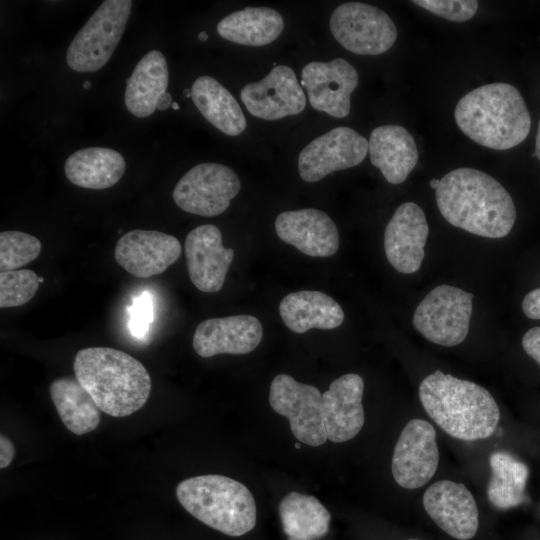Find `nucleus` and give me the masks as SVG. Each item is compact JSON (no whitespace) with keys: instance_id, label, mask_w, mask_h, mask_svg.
I'll use <instances>...</instances> for the list:
<instances>
[{"instance_id":"obj_6","label":"nucleus","mask_w":540,"mask_h":540,"mask_svg":"<svg viewBox=\"0 0 540 540\" xmlns=\"http://www.w3.org/2000/svg\"><path fill=\"white\" fill-rule=\"evenodd\" d=\"M130 0H105L74 36L67 65L77 72H95L111 58L131 13Z\"/></svg>"},{"instance_id":"obj_23","label":"nucleus","mask_w":540,"mask_h":540,"mask_svg":"<svg viewBox=\"0 0 540 540\" xmlns=\"http://www.w3.org/2000/svg\"><path fill=\"white\" fill-rule=\"evenodd\" d=\"M279 313L285 325L298 334L312 328L334 329L344 321V312L337 301L323 292L312 290L286 295L279 304Z\"/></svg>"},{"instance_id":"obj_32","label":"nucleus","mask_w":540,"mask_h":540,"mask_svg":"<svg viewBox=\"0 0 540 540\" xmlns=\"http://www.w3.org/2000/svg\"><path fill=\"white\" fill-rule=\"evenodd\" d=\"M39 277L29 269L0 273V308L18 307L30 301L39 287Z\"/></svg>"},{"instance_id":"obj_34","label":"nucleus","mask_w":540,"mask_h":540,"mask_svg":"<svg viewBox=\"0 0 540 540\" xmlns=\"http://www.w3.org/2000/svg\"><path fill=\"white\" fill-rule=\"evenodd\" d=\"M152 319L151 299L147 294H143L135 300L131 307L130 328L132 333L137 337L145 335Z\"/></svg>"},{"instance_id":"obj_19","label":"nucleus","mask_w":540,"mask_h":540,"mask_svg":"<svg viewBox=\"0 0 540 540\" xmlns=\"http://www.w3.org/2000/svg\"><path fill=\"white\" fill-rule=\"evenodd\" d=\"M262 336L261 322L254 316L209 318L196 327L193 348L204 358L218 354H247L260 344Z\"/></svg>"},{"instance_id":"obj_44","label":"nucleus","mask_w":540,"mask_h":540,"mask_svg":"<svg viewBox=\"0 0 540 540\" xmlns=\"http://www.w3.org/2000/svg\"><path fill=\"white\" fill-rule=\"evenodd\" d=\"M171 106H172V108H173L174 110H178V109L180 108L179 105H178V103H176V102H173Z\"/></svg>"},{"instance_id":"obj_5","label":"nucleus","mask_w":540,"mask_h":540,"mask_svg":"<svg viewBox=\"0 0 540 540\" xmlns=\"http://www.w3.org/2000/svg\"><path fill=\"white\" fill-rule=\"evenodd\" d=\"M176 497L193 517L225 535L242 536L256 525L252 493L232 478L217 474L187 478L177 485Z\"/></svg>"},{"instance_id":"obj_14","label":"nucleus","mask_w":540,"mask_h":540,"mask_svg":"<svg viewBox=\"0 0 540 540\" xmlns=\"http://www.w3.org/2000/svg\"><path fill=\"white\" fill-rule=\"evenodd\" d=\"M240 98L254 117L274 121L301 113L306 106V96L294 71L278 65L257 82L245 85Z\"/></svg>"},{"instance_id":"obj_20","label":"nucleus","mask_w":540,"mask_h":540,"mask_svg":"<svg viewBox=\"0 0 540 540\" xmlns=\"http://www.w3.org/2000/svg\"><path fill=\"white\" fill-rule=\"evenodd\" d=\"M275 231L282 241L312 257H330L340 245L333 220L315 208L280 213L275 220Z\"/></svg>"},{"instance_id":"obj_11","label":"nucleus","mask_w":540,"mask_h":540,"mask_svg":"<svg viewBox=\"0 0 540 540\" xmlns=\"http://www.w3.org/2000/svg\"><path fill=\"white\" fill-rule=\"evenodd\" d=\"M368 152V141L350 127H336L307 144L298 157L302 180L317 182L331 172L359 165Z\"/></svg>"},{"instance_id":"obj_2","label":"nucleus","mask_w":540,"mask_h":540,"mask_svg":"<svg viewBox=\"0 0 540 540\" xmlns=\"http://www.w3.org/2000/svg\"><path fill=\"white\" fill-rule=\"evenodd\" d=\"M74 373L103 413L129 416L141 409L151 392L145 366L133 356L110 347H88L77 352Z\"/></svg>"},{"instance_id":"obj_37","label":"nucleus","mask_w":540,"mask_h":540,"mask_svg":"<svg viewBox=\"0 0 540 540\" xmlns=\"http://www.w3.org/2000/svg\"><path fill=\"white\" fill-rule=\"evenodd\" d=\"M15 447L12 441L4 434L0 435V468L7 467L13 460Z\"/></svg>"},{"instance_id":"obj_26","label":"nucleus","mask_w":540,"mask_h":540,"mask_svg":"<svg viewBox=\"0 0 540 540\" xmlns=\"http://www.w3.org/2000/svg\"><path fill=\"white\" fill-rule=\"evenodd\" d=\"M191 98L201 115L222 133L238 136L246 129L247 121L240 105L213 77L197 78L191 87Z\"/></svg>"},{"instance_id":"obj_9","label":"nucleus","mask_w":540,"mask_h":540,"mask_svg":"<svg viewBox=\"0 0 540 540\" xmlns=\"http://www.w3.org/2000/svg\"><path fill=\"white\" fill-rule=\"evenodd\" d=\"M241 188L237 174L223 164L200 163L177 182L172 197L185 212L214 217L223 213Z\"/></svg>"},{"instance_id":"obj_35","label":"nucleus","mask_w":540,"mask_h":540,"mask_svg":"<svg viewBox=\"0 0 540 540\" xmlns=\"http://www.w3.org/2000/svg\"><path fill=\"white\" fill-rule=\"evenodd\" d=\"M524 351L540 365V327L529 329L522 338Z\"/></svg>"},{"instance_id":"obj_15","label":"nucleus","mask_w":540,"mask_h":540,"mask_svg":"<svg viewBox=\"0 0 540 540\" xmlns=\"http://www.w3.org/2000/svg\"><path fill=\"white\" fill-rule=\"evenodd\" d=\"M180 254L179 240L157 230L128 231L114 249L116 262L132 276L143 279L163 273Z\"/></svg>"},{"instance_id":"obj_29","label":"nucleus","mask_w":540,"mask_h":540,"mask_svg":"<svg viewBox=\"0 0 540 540\" xmlns=\"http://www.w3.org/2000/svg\"><path fill=\"white\" fill-rule=\"evenodd\" d=\"M278 512L287 540H317L329 530L331 515L314 496L290 492L280 501Z\"/></svg>"},{"instance_id":"obj_10","label":"nucleus","mask_w":540,"mask_h":540,"mask_svg":"<svg viewBox=\"0 0 540 540\" xmlns=\"http://www.w3.org/2000/svg\"><path fill=\"white\" fill-rule=\"evenodd\" d=\"M269 403L275 412L288 418L291 432L299 442L316 447L328 440L318 388L300 383L288 374H279L270 385Z\"/></svg>"},{"instance_id":"obj_43","label":"nucleus","mask_w":540,"mask_h":540,"mask_svg":"<svg viewBox=\"0 0 540 540\" xmlns=\"http://www.w3.org/2000/svg\"><path fill=\"white\" fill-rule=\"evenodd\" d=\"M184 95H185V97H187V98H188V97H191V90H189V89H184Z\"/></svg>"},{"instance_id":"obj_16","label":"nucleus","mask_w":540,"mask_h":540,"mask_svg":"<svg viewBox=\"0 0 540 540\" xmlns=\"http://www.w3.org/2000/svg\"><path fill=\"white\" fill-rule=\"evenodd\" d=\"M185 256L189 278L198 290L222 289L234 250L224 247L218 227L205 224L192 229L185 239Z\"/></svg>"},{"instance_id":"obj_12","label":"nucleus","mask_w":540,"mask_h":540,"mask_svg":"<svg viewBox=\"0 0 540 540\" xmlns=\"http://www.w3.org/2000/svg\"><path fill=\"white\" fill-rule=\"evenodd\" d=\"M439 462L436 431L427 421L410 420L403 428L392 456V475L398 485L416 489L435 474Z\"/></svg>"},{"instance_id":"obj_18","label":"nucleus","mask_w":540,"mask_h":540,"mask_svg":"<svg viewBox=\"0 0 540 540\" xmlns=\"http://www.w3.org/2000/svg\"><path fill=\"white\" fill-rule=\"evenodd\" d=\"M428 233L426 216L417 204L399 205L384 232V250L389 263L400 273L418 271Z\"/></svg>"},{"instance_id":"obj_3","label":"nucleus","mask_w":540,"mask_h":540,"mask_svg":"<svg viewBox=\"0 0 540 540\" xmlns=\"http://www.w3.org/2000/svg\"><path fill=\"white\" fill-rule=\"evenodd\" d=\"M419 398L429 417L450 436L466 441L490 437L500 411L484 387L440 370L420 384Z\"/></svg>"},{"instance_id":"obj_28","label":"nucleus","mask_w":540,"mask_h":540,"mask_svg":"<svg viewBox=\"0 0 540 540\" xmlns=\"http://www.w3.org/2000/svg\"><path fill=\"white\" fill-rule=\"evenodd\" d=\"M49 393L61 421L73 434L84 435L99 426L100 409L76 378L54 379Z\"/></svg>"},{"instance_id":"obj_33","label":"nucleus","mask_w":540,"mask_h":540,"mask_svg":"<svg viewBox=\"0 0 540 540\" xmlns=\"http://www.w3.org/2000/svg\"><path fill=\"white\" fill-rule=\"evenodd\" d=\"M412 3L441 18L455 22L471 19L479 6L476 0H414Z\"/></svg>"},{"instance_id":"obj_17","label":"nucleus","mask_w":540,"mask_h":540,"mask_svg":"<svg viewBox=\"0 0 540 540\" xmlns=\"http://www.w3.org/2000/svg\"><path fill=\"white\" fill-rule=\"evenodd\" d=\"M423 506L431 519L458 540L473 538L479 526V513L472 493L465 485L451 480L433 483L423 495Z\"/></svg>"},{"instance_id":"obj_39","label":"nucleus","mask_w":540,"mask_h":540,"mask_svg":"<svg viewBox=\"0 0 540 540\" xmlns=\"http://www.w3.org/2000/svg\"><path fill=\"white\" fill-rule=\"evenodd\" d=\"M533 156H536L540 160V121L538 123V128H537L536 140H535V152L533 153Z\"/></svg>"},{"instance_id":"obj_30","label":"nucleus","mask_w":540,"mask_h":540,"mask_svg":"<svg viewBox=\"0 0 540 540\" xmlns=\"http://www.w3.org/2000/svg\"><path fill=\"white\" fill-rule=\"evenodd\" d=\"M492 476L487 487L489 501L499 509H509L526 500L528 467L505 451H495L489 457Z\"/></svg>"},{"instance_id":"obj_22","label":"nucleus","mask_w":540,"mask_h":540,"mask_svg":"<svg viewBox=\"0 0 540 540\" xmlns=\"http://www.w3.org/2000/svg\"><path fill=\"white\" fill-rule=\"evenodd\" d=\"M371 163L391 184L403 183L418 162L413 136L400 125H382L372 130L368 141Z\"/></svg>"},{"instance_id":"obj_7","label":"nucleus","mask_w":540,"mask_h":540,"mask_svg":"<svg viewBox=\"0 0 540 540\" xmlns=\"http://www.w3.org/2000/svg\"><path fill=\"white\" fill-rule=\"evenodd\" d=\"M473 294L451 285L432 289L418 304L413 325L432 343L452 347L462 343L472 315Z\"/></svg>"},{"instance_id":"obj_38","label":"nucleus","mask_w":540,"mask_h":540,"mask_svg":"<svg viewBox=\"0 0 540 540\" xmlns=\"http://www.w3.org/2000/svg\"><path fill=\"white\" fill-rule=\"evenodd\" d=\"M172 103L173 102H172L171 95L168 92H166L159 99L158 104H157V109L160 110V111H164V110L168 109L172 105Z\"/></svg>"},{"instance_id":"obj_25","label":"nucleus","mask_w":540,"mask_h":540,"mask_svg":"<svg viewBox=\"0 0 540 540\" xmlns=\"http://www.w3.org/2000/svg\"><path fill=\"white\" fill-rule=\"evenodd\" d=\"M126 162L116 150L88 147L72 153L65 161L64 172L74 185L93 190L107 189L124 175Z\"/></svg>"},{"instance_id":"obj_45","label":"nucleus","mask_w":540,"mask_h":540,"mask_svg":"<svg viewBox=\"0 0 540 540\" xmlns=\"http://www.w3.org/2000/svg\"><path fill=\"white\" fill-rule=\"evenodd\" d=\"M295 446H296L297 449L300 448V444H299V443H296Z\"/></svg>"},{"instance_id":"obj_4","label":"nucleus","mask_w":540,"mask_h":540,"mask_svg":"<svg viewBox=\"0 0 540 540\" xmlns=\"http://www.w3.org/2000/svg\"><path fill=\"white\" fill-rule=\"evenodd\" d=\"M454 116L467 137L495 150L519 145L531 128L523 97L508 83L486 84L468 92L458 101Z\"/></svg>"},{"instance_id":"obj_42","label":"nucleus","mask_w":540,"mask_h":540,"mask_svg":"<svg viewBox=\"0 0 540 540\" xmlns=\"http://www.w3.org/2000/svg\"><path fill=\"white\" fill-rule=\"evenodd\" d=\"M91 85H92L91 82L89 80H86L83 83V88L84 89H89L91 87Z\"/></svg>"},{"instance_id":"obj_8","label":"nucleus","mask_w":540,"mask_h":540,"mask_svg":"<svg viewBox=\"0 0 540 540\" xmlns=\"http://www.w3.org/2000/svg\"><path fill=\"white\" fill-rule=\"evenodd\" d=\"M330 30L346 50L359 55H379L396 41L397 28L381 9L361 2H346L333 11Z\"/></svg>"},{"instance_id":"obj_27","label":"nucleus","mask_w":540,"mask_h":540,"mask_svg":"<svg viewBox=\"0 0 540 540\" xmlns=\"http://www.w3.org/2000/svg\"><path fill=\"white\" fill-rule=\"evenodd\" d=\"M284 28L279 12L269 7H246L232 12L217 24L218 34L233 43L264 46L278 38Z\"/></svg>"},{"instance_id":"obj_24","label":"nucleus","mask_w":540,"mask_h":540,"mask_svg":"<svg viewBox=\"0 0 540 540\" xmlns=\"http://www.w3.org/2000/svg\"><path fill=\"white\" fill-rule=\"evenodd\" d=\"M169 71L164 55L158 50L146 53L126 79L124 102L128 111L139 118L152 115L159 99L166 93Z\"/></svg>"},{"instance_id":"obj_36","label":"nucleus","mask_w":540,"mask_h":540,"mask_svg":"<svg viewBox=\"0 0 540 540\" xmlns=\"http://www.w3.org/2000/svg\"><path fill=\"white\" fill-rule=\"evenodd\" d=\"M522 310L526 317L540 319V287L528 292L522 301Z\"/></svg>"},{"instance_id":"obj_41","label":"nucleus","mask_w":540,"mask_h":540,"mask_svg":"<svg viewBox=\"0 0 540 540\" xmlns=\"http://www.w3.org/2000/svg\"><path fill=\"white\" fill-rule=\"evenodd\" d=\"M198 39L202 42H205L208 40V34L205 31H202L198 34Z\"/></svg>"},{"instance_id":"obj_46","label":"nucleus","mask_w":540,"mask_h":540,"mask_svg":"<svg viewBox=\"0 0 540 540\" xmlns=\"http://www.w3.org/2000/svg\"><path fill=\"white\" fill-rule=\"evenodd\" d=\"M39 282H40V283H41V282H43V279H42V278H40V277H39Z\"/></svg>"},{"instance_id":"obj_13","label":"nucleus","mask_w":540,"mask_h":540,"mask_svg":"<svg viewBox=\"0 0 540 540\" xmlns=\"http://www.w3.org/2000/svg\"><path fill=\"white\" fill-rule=\"evenodd\" d=\"M301 86L308 93L310 105L336 118L350 113V97L358 85L357 70L345 59L313 61L301 72Z\"/></svg>"},{"instance_id":"obj_21","label":"nucleus","mask_w":540,"mask_h":540,"mask_svg":"<svg viewBox=\"0 0 540 540\" xmlns=\"http://www.w3.org/2000/svg\"><path fill=\"white\" fill-rule=\"evenodd\" d=\"M361 376L348 373L335 379L322 394L323 421L327 439L345 442L355 437L364 425Z\"/></svg>"},{"instance_id":"obj_31","label":"nucleus","mask_w":540,"mask_h":540,"mask_svg":"<svg viewBox=\"0 0 540 540\" xmlns=\"http://www.w3.org/2000/svg\"><path fill=\"white\" fill-rule=\"evenodd\" d=\"M40 240L21 231H2L0 233V270H16L32 261L40 254Z\"/></svg>"},{"instance_id":"obj_40","label":"nucleus","mask_w":540,"mask_h":540,"mask_svg":"<svg viewBox=\"0 0 540 540\" xmlns=\"http://www.w3.org/2000/svg\"><path fill=\"white\" fill-rule=\"evenodd\" d=\"M439 183H440L439 179L433 178V179L430 180L429 185H430L431 188L436 190L438 188V186H439Z\"/></svg>"},{"instance_id":"obj_1","label":"nucleus","mask_w":540,"mask_h":540,"mask_svg":"<svg viewBox=\"0 0 540 540\" xmlns=\"http://www.w3.org/2000/svg\"><path fill=\"white\" fill-rule=\"evenodd\" d=\"M436 202L448 223L482 237L502 238L516 220V208L507 190L473 168L445 174L436 189Z\"/></svg>"}]
</instances>
